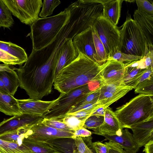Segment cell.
Returning <instances> with one entry per match:
<instances>
[{
    "mask_svg": "<svg viewBox=\"0 0 153 153\" xmlns=\"http://www.w3.org/2000/svg\"><path fill=\"white\" fill-rule=\"evenodd\" d=\"M57 55L48 46L38 51L32 49L24 65L17 68L19 86L30 98L40 100L51 92Z\"/></svg>",
    "mask_w": 153,
    "mask_h": 153,
    "instance_id": "1",
    "label": "cell"
},
{
    "mask_svg": "<svg viewBox=\"0 0 153 153\" xmlns=\"http://www.w3.org/2000/svg\"><path fill=\"white\" fill-rule=\"evenodd\" d=\"M100 65L82 53L61 69L56 76L54 88L60 93L89 84H102Z\"/></svg>",
    "mask_w": 153,
    "mask_h": 153,
    "instance_id": "2",
    "label": "cell"
},
{
    "mask_svg": "<svg viewBox=\"0 0 153 153\" xmlns=\"http://www.w3.org/2000/svg\"><path fill=\"white\" fill-rule=\"evenodd\" d=\"M70 16L67 8L55 16L39 18L30 26L31 31L28 35L32 40V49L38 51L51 44L68 22Z\"/></svg>",
    "mask_w": 153,
    "mask_h": 153,
    "instance_id": "3",
    "label": "cell"
},
{
    "mask_svg": "<svg viewBox=\"0 0 153 153\" xmlns=\"http://www.w3.org/2000/svg\"><path fill=\"white\" fill-rule=\"evenodd\" d=\"M153 96L139 94L117 108L114 114L121 129L153 118Z\"/></svg>",
    "mask_w": 153,
    "mask_h": 153,
    "instance_id": "4",
    "label": "cell"
},
{
    "mask_svg": "<svg viewBox=\"0 0 153 153\" xmlns=\"http://www.w3.org/2000/svg\"><path fill=\"white\" fill-rule=\"evenodd\" d=\"M126 20L120 30L119 51L128 54L143 57L148 52L145 35L138 24L128 11Z\"/></svg>",
    "mask_w": 153,
    "mask_h": 153,
    "instance_id": "5",
    "label": "cell"
},
{
    "mask_svg": "<svg viewBox=\"0 0 153 153\" xmlns=\"http://www.w3.org/2000/svg\"><path fill=\"white\" fill-rule=\"evenodd\" d=\"M96 89L93 84H89L60 93L59 97L49 106L48 111L42 115L44 118L61 121L72 108Z\"/></svg>",
    "mask_w": 153,
    "mask_h": 153,
    "instance_id": "6",
    "label": "cell"
},
{
    "mask_svg": "<svg viewBox=\"0 0 153 153\" xmlns=\"http://www.w3.org/2000/svg\"><path fill=\"white\" fill-rule=\"evenodd\" d=\"M103 44L108 58L119 51L120 31L103 16L98 17L92 27Z\"/></svg>",
    "mask_w": 153,
    "mask_h": 153,
    "instance_id": "7",
    "label": "cell"
},
{
    "mask_svg": "<svg viewBox=\"0 0 153 153\" xmlns=\"http://www.w3.org/2000/svg\"><path fill=\"white\" fill-rule=\"evenodd\" d=\"M12 14L30 26L39 18L41 0H3Z\"/></svg>",
    "mask_w": 153,
    "mask_h": 153,
    "instance_id": "8",
    "label": "cell"
},
{
    "mask_svg": "<svg viewBox=\"0 0 153 153\" xmlns=\"http://www.w3.org/2000/svg\"><path fill=\"white\" fill-rule=\"evenodd\" d=\"M41 121L30 129L26 137L37 141H45L59 138H72L73 135L74 131H68L57 129L45 125Z\"/></svg>",
    "mask_w": 153,
    "mask_h": 153,
    "instance_id": "9",
    "label": "cell"
},
{
    "mask_svg": "<svg viewBox=\"0 0 153 153\" xmlns=\"http://www.w3.org/2000/svg\"><path fill=\"white\" fill-rule=\"evenodd\" d=\"M93 29L90 27L76 35L73 38V44L78 51L100 65L94 41Z\"/></svg>",
    "mask_w": 153,
    "mask_h": 153,
    "instance_id": "10",
    "label": "cell"
},
{
    "mask_svg": "<svg viewBox=\"0 0 153 153\" xmlns=\"http://www.w3.org/2000/svg\"><path fill=\"white\" fill-rule=\"evenodd\" d=\"M100 67L102 85H122L125 71L124 63L112 59H108Z\"/></svg>",
    "mask_w": 153,
    "mask_h": 153,
    "instance_id": "11",
    "label": "cell"
},
{
    "mask_svg": "<svg viewBox=\"0 0 153 153\" xmlns=\"http://www.w3.org/2000/svg\"><path fill=\"white\" fill-rule=\"evenodd\" d=\"M44 119L42 116L28 114L16 115L0 123V135L26 126H34Z\"/></svg>",
    "mask_w": 153,
    "mask_h": 153,
    "instance_id": "12",
    "label": "cell"
},
{
    "mask_svg": "<svg viewBox=\"0 0 153 153\" xmlns=\"http://www.w3.org/2000/svg\"><path fill=\"white\" fill-rule=\"evenodd\" d=\"M125 65L124 73L121 85L134 89L146 69L143 57L140 60Z\"/></svg>",
    "mask_w": 153,
    "mask_h": 153,
    "instance_id": "13",
    "label": "cell"
},
{
    "mask_svg": "<svg viewBox=\"0 0 153 153\" xmlns=\"http://www.w3.org/2000/svg\"><path fill=\"white\" fill-rule=\"evenodd\" d=\"M73 39L65 38L61 47L56 62L55 78L61 69L74 61L78 56Z\"/></svg>",
    "mask_w": 153,
    "mask_h": 153,
    "instance_id": "14",
    "label": "cell"
},
{
    "mask_svg": "<svg viewBox=\"0 0 153 153\" xmlns=\"http://www.w3.org/2000/svg\"><path fill=\"white\" fill-rule=\"evenodd\" d=\"M104 117L103 123L98 128L92 132V134L102 136L120 135L123 129L121 128L114 111L109 107L105 109Z\"/></svg>",
    "mask_w": 153,
    "mask_h": 153,
    "instance_id": "15",
    "label": "cell"
},
{
    "mask_svg": "<svg viewBox=\"0 0 153 153\" xmlns=\"http://www.w3.org/2000/svg\"><path fill=\"white\" fill-rule=\"evenodd\" d=\"M22 114H28L42 116L48 111L53 103L51 101H44L39 100L28 99L18 100Z\"/></svg>",
    "mask_w": 153,
    "mask_h": 153,
    "instance_id": "16",
    "label": "cell"
},
{
    "mask_svg": "<svg viewBox=\"0 0 153 153\" xmlns=\"http://www.w3.org/2000/svg\"><path fill=\"white\" fill-rule=\"evenodd\" d=\"M134 140L140 148L153 139V118L131 126Z\"/></svg>",
    "mask_w": 153,
    "mask_h": 153,
    "instance_id": "17",
    "label": "cell"
},
{
    "mask_svg": "<svg viewBox=\"0 0 153 153\" xmlns=\"http://www.w3.org/2000/svg\"><path fill=\"white\" fill-rule=\"evenodd\" d=\"M102 136L106 140L119 144L128 153H136L140 148L134 140L133 134L129 132L127 128L123 129L120 136Z\"/></svg>",
    "mask_w": 153,
    "mask_h": 153,
    "instance_id": "18",
    "label": "cell"
},
{
    "mask_svg": "<svg viewBox=\"0 0 153 153\" xmlns=\"http://www.w3.org/2000/svg\"><path fill=\"white\" fill-rule=\"evenodd\" d=\"M134 20L141 28L146 38L148 47L153 46V16L136 10L134 14Z\"/></svg>",
    "mask_w": 153,
    "mask_h": 153,
    "instance_id": "19",
    "label": "cell"
},
{
    "mask_svg": "<svg viewBox=\"0 0 153 153\" xmlns=\"http://www.w3.org/2000/svg\"><path fill=\"white\" fill-rule=\"evenodd\" d=\"M0 111L9 116L22 114L18 99L9 93L0 90Z\"/></svg>",
    "mask_w": 153,
    "mask_h": 153,
    "instance_id": "20",
    "label": "cell"
},
{
    "mask_svg": "<svg viewBox=\"0 0 153 153\" xmlns=\"http://www.w3.org/2000/svg\"><path fill=\"white\" fill-rule=\"evenodd\" d=\"M123 0H108L103 3V16L114 25L118 24Z\"/></svg>",
    "mask_w": 153,
    "mask_h": 153,
    "instance_id": "21",
    "label": "cell"
},
{
    "mask_svg": "<svg viewBox=\"0 0 153 153\" xmlns=\"http://www.w3.org/2000/svg\"><path fill=\"white\" fill-rule=\"evenodd\" d=\"M17 68L13 67L9 70L0 71V78L8 92L14 96L20 86V82L16 72Z\"/></svg>",
    "mask_w": 153,
    "mask_h": 153,
    "instance_id": "22",
    "label": "cell"
},
{
    "mask_svg": "<svg viewBox=\"0 0 153 153\" xmlns=\"http://www.w3.org/2000/svg\"><path fill=\"white\" fill-rule=\"evenodd\" d=\"M43 142L59 153H73L77 150L74 140L71 138H59Z\"/></svg>",
    "mask_w": 153,
    "mask_h": 153,
    "instance_id": "23",
    "label": "cell"
},
{
    "mask_svg": "<svg viewBox=\"0 0 153 153\" xmlns=\"http://www.w3.org/2000/svg\"><path fill=\"white\" fill-rule=\"evenodd\" d=\"M22 144L27 147L32 153H59L46 143L35 140L26 137Z\"/></svg>",
    "mask_w": 153,
    "mask_h": 153,
    "instance_id": "24",
    "label": "cell"
},
{
    "mask_svg": "<svg viewBox=\"0 0 153 153\" xmlns=\"http://www.w3.org/2000/svg\"><path fill=\"white\" fill-rule=\"evenodd\" d=\"M33 126H26L7 132L0 135V139L10 142L22 144L29 130Z\"/></svg>",
    "mask_w": 153,
    "mask_h": 153,
    "instance_id": "25",
    "label": "cell"
},
{
    "mask_svg": "<svg viewBox=\"0 0 153 153\" xmlns=\"http://www.w3.org/2000/svg\"><path fill=\"white\" fill-rule=\"evenodd\" d=\"M128 92L124 91L118 93H111L105 91L100 86L97 102L100 107H103L105 109L122 98Z\"/></svg>",
    "mask_w": 153,
    "mask_h": 153,
    "instance_id": "26",
    "label": "cell"
},
{
    "mask_svg": "<svg viewBox=\"0 0 153 153\" xmlns=\"http://www.w3.org/2000/svg\"><path fill=\"white\" fill-rule=\"evenodd\" d=\"M0 49L19 59L23 63L27 59L25 50L22 47L11 42L0 41Z\"/></svg>",
    "mask_w": 153,
    "mask_h": 153,
    "instance_id": "27",
    "label": "cell"
},
{
    "mask_svg": "<svg viewBox=\"0 0 153 153\" xmlns=\"http://www.w3.org/2000/svg\"><path fill=\"white\" fill-rule=\"evenodd\" d=\"M0 153H32L23 144L5 141L0 139Z\"/></svg>",
    "mask_w": 153,
    "mask_h": 153,
    "instance_id": "28",
    "label": "cell"
},
{
    "mask_svg": "<svg viewBox=\"0 0 153 153\" xmlns=\"http://www.w3.org/2000/svg\"><path fill=\"white\" fill-rule=\"evenodd\" d=\"M14 22L11 12L3 0H0V27L9 28Z\"/></svg>",
    "mask_w": 153,
    "mask_h": 153,
    "instance_id": "29",
    "label": "cell"
},
{
    "mask_svg": "<svg viewBox=\"0 0 153 153\" xmlns=\"http://www.w3.org/2000/svg\"><path fill=\"white\" fill-rule=\"evenodd\" d=\"M92 34L100 65H101L107 61L108 59V56L103 44L93 30Z\"/></svg>",
    "mask_w": 153,
    "mask_h": 153,
    "instance_id": "30",
    "label": "cell"
},
{
    "mask_svg": "<svg viewBox=\"0 0 153 153\" xmlns=\"http://www.w3.org/2000/svg\"><path fill=\"white\" fill-rule=\"evenodd\" d=\"M135 93L153 96V76L140 82L134 88Z\"/></svg>",
    "mask_w": 153,
    "mask_h": 153,
    "instance_id": "31",
    "label": "cell"
},
{
    "mask_svg": "<svg viewBox=\"0 0 153 153\" xmlns=\"http://www.w3.org/2000/svg\"><path fill=\"white\" fill-rule=\"evenodd\" d=\"M104 121V116L92 114L86 119L83 127L94 131L102 125Z\"/></svg>",
    "mask_w": 153,
    "mask_h": 153,
    "instance_id": "32",
    "label": "cell"
},
{
    "mask_svg": "<svg viewBox=\"0 0 153 153\" xmlns=\"http://www.w3.org/2000/svg\"><path fill=\"white\" fill-rule=\"evenodd\" d=\"M61 3L59 0H44L42 10L39 14V16L43 18L52 15L54 9Z\"/></svg>",
    "mask_w": 153,
    "mask_h": 153,
    "instance_id": "33",
    "label": "cell"
},
{
    "mask_svg": "<svg viewBox=\"0 0 153 153\" xmlns=\"http://www.w3.org/2000/svg\"><path fill=\"white\" fill-rule=\"evenodd\" d=\"M143 57L128 54L117 51L112 55L108 59H112L117 62L125 63L137 61L141 59Z\"/></svg>",
    "mask_w": 153,
    "mask_h": 153,
    "instance_id": "34",
    "label": "cell"
},
{
    "mask_svg": "<svg viewBox=\"0 0 153 153\" xmlns=\"http://www.w3.org/2000/svg\"><path fill=\"white\" fill-rule=\"evenodd\" d=\"M60 121L63 122L74 131L82 127L85 121L71 114L67 115Z\"/></svg>",
    "mask_w": 153,
    "mask_h": 153,
    "instance_id": "35",
    "label": "cell"
},
{
    "mask_svg": "<svg viewBox=\"0 0 153 153\" xmlns=\"http://www.w3.org/2000/svg\"><path fill=\"white\" fill-rule=\"evenodd\" d=\"M41 123L46 126L57 129L68 131H74L62 121L55 119L44 118Z\"/></svg>",
    "mask_w": 153,
    "mask_h": 153,
    "instance_id": "36",
    "label": "cell"
},
{
    "mask_svg": "<svg viewBox=\"0 0 153 153\" xmlns=\"http://www.w3.org/2000/svg\"><path fill=\"white\" fill-rule=\"evenodd\" d=\"M100 86L95 90L91 91L84 99L73 107L71 109L76 108L87 104L97 102L100 93Z\"/></svg>",
    "mask_w": 153,
    "mask_h": 153,
    "instance_id": "37",
    "label": "cell"
},
{
    "mask_svg": "<svg viewBox=\"0 0 153 153\" xmlns=\"http://www.w3.org/2000/svg\"><path fill=\"white\" fill-rule=\"evenodd\" d=\"M0 61L8 65H22L23 63L19 59L0 49Z\"/></svg>",
    "mask_w": 153,
    "mask_h": 153,
    "instance_id": "38",
    "label": "cell"
},
{
    "mask_svg": "<svg viewBox=\"0 0 153 153\" xmlns=\"http://www.w3.org/2000/svg\"><path fill=\"white\" fill-rule=\"evenodd\" d=\"M101 86L102 88L107 91L113 93L124 91L128 92L133 89L132 88L130 87L114 84H102Z\"/></svg>",
    "mask_w": 153,
    "mask_h": 153,
    "instance_id": "39",
    "label": "cell"
},
{
    "mask_svg": "<svg viewBox=\"0 0 153 153\" xmlns=\"http://www.w3.org/2000/svg\"><path fill=\"white\" fill-rule=\"evenodd\" d=\"M137 10L149 15L153 16V5L147 0H136Z\"/></svg>",
    "mask_w": 153,
    "mask_h": 153,
    "instance_id": "40",
    "label": "cell"
},
{
    "mask_svg": "<svg viewBox=\"0 0 153 153\" xmlns=\"http://www.w3.org/2000/svg\"><path fill=\"white\" fill-rule=\"evenodd\" d=\"M77 149L79 153H94L89 148L81 137L74 139Z\"/></svg>",
    "mask_w": 153,
    "mask_h": 153,
    "instance_id": "41",
    "label": "cell"
},
{
    "mask_svg": "<svg viewBox=\"0 0 153 153\" xmlns=\"http://www.w3.org/2000/svg\"><path fill=\"white\" fill-rule=\"evenodd\" d=\"M104 144L107 147L108 153H128L120 145L113 141H109Z\"/></svg>",
    "mask_w": 153,
    "mask_h": 153,
    "instance_id": "42",
    "label": "cell"
},
{
    "mask_svg": "<svg viewBox=\"0 0 153 153\" xmlns=\"http://www.w3.org/2000/svg\"><path fill=\"white\" fill-rule=\"evenodd\" d=\"M92 134L91 132L82 127L74 130L72 138L74 139L78 137H88L90 136Z\"/></svg>",
    "mask_w": 153,
    "mask_h": 153,
    "instance_id": "43",
    "label": "cell"
},
{
    "mask_svg": "<svg viewBox=\"0 0 153 153\" xmlns=\"http://www.w3.org/2000/svg\"><path fill=\"white\" fill-rule=\"evenodd\" d=\"M91 147L95 150L96 153H108L107 146L99 141L92 143Z\"/></svg>",
    "mask_w": 153,
    "mask_h": 153,
    "instance_id": "44",
    "label": "cell"
},
{
    "mask_svg": "<svg viewBox=\"0 0 153 153\" xmlns=\"http://www.w3.org/2000/svg\"><path fill=\"white\" fill-rule=\"evenodd\" d=\"M95 111L93 110L88 111L81 110L77 111L74 113L68 114H68L72 115L81 120L85 121L86 119L92 114Z\"/></svg>",
    "mask_w": 153,
    "mask_h": 153,
    "instance_id": "45",
    "label": "cell"
},
{
    "mask_svg": "<svg viewBox=\"0 0 153 153\" xmlns=\"http://www.w3.org/2000/svg\"><path fill=\"white\" fill-rule=\"evenodd\" d=\"M144 146L143 152L145 153H153V139L150 140Z\"/></svg>",
    "mask_w": 153,
    "mask_h": 153,
    "instance_id": "46",
    "label": "cell"
},
{
    "mask_svg": "<svg viewBox=\"0 0 153 153\" xmlns=\"http://www.w3.org/2000/svg\"><path fill=\"white\" fill-rule=\"evenodd\" d=\"M105 109L103 107H101L96 110L93 114L104 116Z\"/></svg>",
    "mask_w": 153,
    "mask_h": 153,
    "instance_id": "47",
    "label": "cell"
},
{
    "mask_svg": "<svg viewBox=\"0 0 153 153\" xmlns=\"http://www.w3.org/2000/svg\"><path fill=\"white\" fill-rule=\"evenodd\" d=\"M0 90L8 92L7 90L4 86L3 82L0 78Z\"/></svg>",
    "mask_w": 153,
    "mask_h": 153,
    "instance_id": "48",
    "label": "cell"
},
{
    "mask_svg": "<svg viewBox=\"0 0 153 153\" xmlns=\"http://www.w3.org/2000/svg\"><path fill=\"white\" fill-rule=\"evenodd\" d=\"M73 153H79L78 151H77V149L74 151Z\"/></svg>",
    "mask_w": 153,
    "mask_h": 153,
    "instance_id": "49",
    "label": "cell"
}]
</instances>
